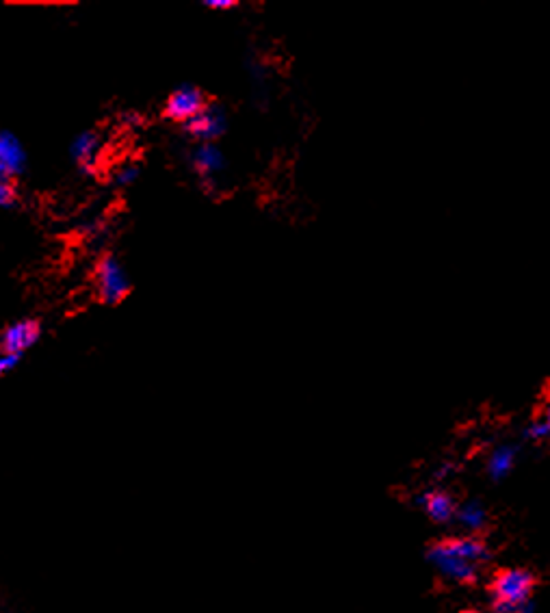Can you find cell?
I'll list each match as a JSON object with an SVG mask.
<instances>
[{"label":"cell","instance_id":"obj_3","mask_svg":"<svg viewBox=\"0 0 550 613\" xmlns=\"http://www.w3.org/2000/svg\"><path fill=\"white\" fill-rule=\"evenodd\" d=\"M96 284H98V297L106 306H117L133 291L128 274L124 271L122 263L113 254H105L96 267Z\"/></svg>","mask_w":550,"mask_h":613},{"label":"cell","instance_id":"obj_10","mask_svg":"<svg viewBox=\"0 0 550 613\" xmlns=\"http://www.w3.org/2000/svg\"><path fill=\"white\" fill-rule=\"evenodd\" d=\"M100 135L96 130H85L80 133L77 139L69 145V156L78 165V170L87 176L96 173V163H98V152H100Z\"/></svg>","mask_w":550,"mask_h":613},{"label":"cell","instance_id":"obj_13","mask_svg":"<svg viewBox=\"0 0 550 613\" xmlns=\"http://www.w3.org/2000/svg\"><path fill=\"white\" fill-rule=\"evenodd\" d=\"M522 438H525L527 442H548L550 441V425L546 421L542 419V416H536V419H531L525 425V430H522Z\"/></svg>","mask_w":550,"mask_h":613},{"label":"cell","instance_id":"obj_20","mask_svg":"<svg viewBox=\"0 0 550 613\" xmlns=\"http://www.w3.org/2000/svg\"><path fill=\"white\" fill-rule=\"evenodd\" d=\"M453 613H481V611L472 609V607H466V609H457V611H453Z\"/></svg>","mask_w":550,"mask_h":613},{"label":"cell","instance_id":"obj_12","mask_svg":"<svg viewBox=\"0 0 550 613\" xmlns=\"http://www.w3.org/2000/svg\"><path fill=\"white\" fill-rule=\"evenodd\" d=\"M0 165L7 167L14 176H20L26 167V152L23 144L9 130H0Z\"/></svg>","mask_w":550,"mask_h":613},{"label":"cell","instance_id":"obj_15","mask_svg":"<svg viewBox=\"0 0 550 613\" xmlns=\"http://www.w3.org/2000/svg\"><path fill=\"white\" fill-rule=\"evenodd\" d=\"M18 200V189L14 182L0 181V209H9Z\"/></svg>","mask_w":550,"mask_h":613},{"label":"cell","instance_id":"obj_18","mask_svg":"<svg viewBox=\"0 0 550 613\" xmlns=\"http://www.w3.org/2000/svg\"><path fill=\"white\" fill-rule=\"evenodd\" d=\"M206 5L208 9H215V11H225V9H232L234 7V0H206Z\"/></svg>","mask_w":550,"mask_h":613},{"label":"cell","instance_id":"obj_2","mask_svg":"<svg viewBox=\"0 0 550 613\" xmlns=\"http://www.w3.org/2000/svg\"><path fill=\"white\" fill-rule=\"evenodd\" d=\"M537 574L525 566L499 568L488 583L490 613H536Z\"/></svg>","mask_w":550,"mask_h":613},{"label":"cell","instance_id":"obj_5","mask_svg":"<svg viewBox=\"0 0 550 613\" xmlns=\"http://www.w3.org/2000/svg\"><path fill=\"white\" fill-rule=\"evenodd\" d=\"M210 105L208 96L196 85H182L167 98L163 107V116L170 122L187 124L188 119L197 117Z\"/></svg>","mask_w":550,"mask_h":613},{"label":"cell","instance_id":"obj_6","mask_svg":"<svg viewBox=\"0 0 550 613\" xmlns=\"http://www.w3.org/2000/svg\"><path fill=\"white\" fill-rule=\"evenodd\" d=\"M182 130L191 139L202 141V144H213V141L224 137L225 130H228V116L219 105H208L197 117L182 124Z\"/></svg>","mask_w":550,"mask_h":613},{"label":"cell","instance_id":"obj_19","mask_svg":"<svg viewBox=\"0 0 550 613\" xmlns=\"http://www.w3.org/2000/svg\"><path fill=\"white\" fill-rule=\"evenodd\" d=\"M539 416H542V419L546 421L548 425H550V397H548L546 401H544V405H542V414H539Z\"/></svg>","mask_w":550,"mask_h":613},{"label":"cell","instance_id":"obj_17","mask_svg":"<svg viewBox=\"0 0 550 613\" xmlns=\"http://www.w3.org/2000/svg\"><path fill=\"white\" fill-rule=\"evenodd\" d=\"M20 358L23 356H14V354H0V377L7 376L9 371H14L18 367Z\"/></svg>","mask_w":550,"mask_h":613},{"label":"cell","instance_id":"obj_11","mask_svg":"<svg viewBox=\"0 0 550 613\" xmlns=\"http://www.w3.org/2000/svg\"><path fill=\"white\" fill-rule=\"evenodd\" d=\"M191 167L199 176L213 178L225 170V156L217 144H199L191 152Z\"/></svg>","mask_w":550,"mask_h":613},{"label":"cell","instance_id":"obj_16","mask_svg":"<svg viewBox=\"0 0 550 613\" xmlns=\"http://www.w3.org/2000/svg\"><path fill=\"white\" fill-rule=\"evenodd\" d=\"M455 470H457V466L453 464V462H442V464L435 466L434 473H431V477H434L435 484H442V481L451 479V477L455 475Z\"/></svg>","mask_w":550,"mask_h":613},{"label":"cell","instance_id":"obj_4","mask_svg":"<svg viewBox=\"0 0 550 613\" xmlns=\"http://www.w3.org/2000/svg\"><path fill=\"white\" fill-rule=\"evenodd\" d=\"M414 506L434 525H455L460 501L442 486H431L414 495Z\"/></svg>","mask_w":550,"mask_h":613},{"label":"cell","instance_id":"obj_1","mask_svg":"<svg viewBox=\"0 0 550 613\" xmlns=\"http://www.w3.org/2000/svg\"><path fill=\"white\" fill-rule=\"evenodd\" d=\"M425 557L442 581L471 588L481 581L494 551L483 535L455 534L429 542Z\"/></svg>","mask_w":550,"mask_h":613},{"label":"cell","instance_id":"obj_14","mask_svg":"<svg viewBox=\"0 0 550 613\" xmlns=\"http://www.w3.org/2000/svg\"><path fill=\"white\" fill-rule=\"evenodd\" d=\"M137 178H139V165H134V163H126V165H122L120 170L113 173V182H115L117 187H131Z\"/></svg>","mask_w":550,"mask_h":613},{"label":"cell","instance_id":"obj_8","mask_svg":"<svg viewBox=\"0 0 550 613\" xmlns=\"http://www.w3.org/2000/svg\"><path fill=\"white\" fill-rule=\"evenodd\" d=\"M518 458H520V444L500 442L485 458V475L492 484H500L514 473Z\"/></svg>","mask_w":550,"mask_h":613},{"label":"cell","instance_id":"obj_7","mask_svg":"<svg viewBox=\"0 0 550 613\" xmlns=\"http://www.w3.org/2000/svg\"><path fill=\"white\" fill-rule=\"evenodd\" d=\"M41 336V325L35 319H24L15 321L0 334V354L23 356L26 349H31Z\"/></svg>","mask_w":550,"mask_h":613},{"label":"cell","instance_id":"obj_9","mask_svg":"<svg viewBox=\"0 0 550 613\" xmlns=\"http://www.w3.org/2000/svg\"><path fill=\"white\" fill-rule=\"evenodd\" d=\"M455 525L468 535H483L490 527V509L481 498H463L457 506Z\"/></svg>","mask_w":550,"mask_h":613}]
</instances>
